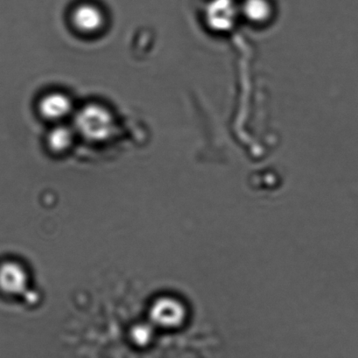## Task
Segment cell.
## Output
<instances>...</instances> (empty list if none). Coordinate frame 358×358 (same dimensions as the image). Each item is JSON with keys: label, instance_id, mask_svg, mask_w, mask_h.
I'll return each mask as SVG.
<instances>
[{"label": "cell", "instance_id": "1", "mask_svg": "<svg viewBox=\"0 0 358 358\" xmlns=\"http://www.w3.org/2000/svg\"><path fill=\"white\" fill-rule=\"evenodd\" d=\"M73 127L79 136L93 143H99L113 136L115 120L108 108L92 103L76 111Z\"/></svg>", "mask_w": 358, "mask_h": 358}, {"label": "cell", "instance_id": "2", "mask_svg": "<svg viewBox=\"0 0 358 358\" xmlns=\"http://www.w3.org/2000/svg\"><path fill=\"white\" fill-rule=\"evenodd\" d=\"M73 26L78 32L85 34H95L103 29L106 16L102 9L93 4H82L72 13Z\"/></svg>", "mask_w": 358, "mask_h": 358}, {"label": "cell", "instance_id": "3", "mask_svg": "<svg viewBox=\"0 0 358 358\" xmlns=\"http://www.w3.org/2000/svg\"><path fill=\"white\" fill-rule=\"evenodd\" d=\"M41 116L47 120L61 123L74 111L69 96L62 92H51L43 96L38 106Z\"/></svg>", "mask_w": 358, "mask_h": 358}, {"label": "cell", "instance_id": "4", "mask_svg": "<svg viewBox=\"0 0 358 358\" xmlns=\"http://www.w3.org/2000/svg\"><path fill=\"white\" fill-rule=\"evenodd\" d=\"M25 285L26 274L22 266L12 262L0 266V289L8 294H19Z\"/></svg>", "mask_w": 358, "mask_h": 358}, {"label": "cell", "instance_id": "5", "mask_svg": "<svg viewBox=\"0 0 358 358\" xmlns=\"http://www.w3.org/2000/svg\"><path fill=\"white\" fill-rule=\"evenodd\" d=\"M78 134L74 127L58 123L48 134L47 143L51 151L60 154L72 148Z\"/></svg>", "mask_w": 358, "mask_h": 358}, {"label": "cell", "instance_id": "6", "mask_svg": "<svg viewBox=\"0 0 358 358\" xmlns=\"http://www.w3.org/2000/svg\"><path fill=\"white\" fill-rule=\"evenodd\" d=\"M180 314L179 306L170 300L159 301L152 308L154 321L163 327L175 326Z\"/></svg>", "mask_w": 358, "mask_h": 358}, {"label": "cell", "instance_id": "7", "mask_svg": "<svg viewBox=\"0 0 358 358\" xmlns=\"http://www.w3.org/2000/svg\"><path fill=\"white\" fill-rule=\"evenodd\" d=\"M152 338L151 330L147 327H138L131 334V342L138 348H145L150 344Z\"/></svg>", "mask_w": 358, "mask_h": 358}]
</instances>
